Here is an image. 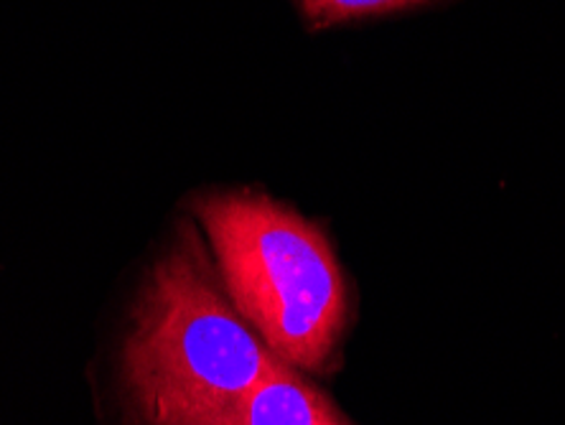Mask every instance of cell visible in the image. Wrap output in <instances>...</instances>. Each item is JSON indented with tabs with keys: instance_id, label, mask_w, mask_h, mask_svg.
I'll return each mask as SVG.
<instances>
[{
	"instance_id": "cell-4",
	"label": "cell",
	"mask_w": 565,
	"mask_h": 425,
	"mask_svg": "<svg viewBox=\"0 0 565 425\" xmlns=\"http://www.w3.org/2000/svg\"><path fill=\"white\" fill-rule=\"evenodd\" d=\"M418 3H428V0H298L306 19L316 29H329L337 26V23L403 11V8Z\"/></svg>"
},
{
	"instance_id": "cell-1",
	"label": "cell",
	"mask_w": 565,
	"mask_h": 425,
	"mask_svg": "<svg viewBox=\"0 0 565 425\" xmlns=\"http://www.w3.org/2000/svg\"><path fill=\"white\" fill-rule=\"evenodd\" d=\"M278 362L232 306L199 237L173 240L146 273L120 349L140 425H210Z\"/></svg>"
},
{
	"instance_id": "cell-5",
	"label": "cell",
	"mask_w": 565,
	"mask_h": 425,
	"mask_svg": "<svg viewBox=\"0 0 565 425\" xmlns=\"http://www.w3.org/2000/svg\"><path fill=\"white\" fill-rule=\"evenodd\" d=\"M323 425H352V423H347V421L342 418V415H339V413L334 411V413H331V415H329V421H327V423H323Z\"/></svg>"
},
{
	"instance_id": "cell-2",
	"label": "cell",
	"mask_w": 565,
	"mask_h": 425,
	"mask_svg": "<svg viewBox=\"0 0 565 425\" xmlns=\"http://www.w3.org/2000/svg\"><path fill=\"white\" fill-rule=\"evenodd\" d=\"M194 220L224 294L276 360L319 372L349 319L342 265L319 224L260 191L199 196Z\"/></svg>"
},
{
	"instance_id": "cell-3",
	"label": "cell",
	"mask_w": 565,
	"mask_h": 425,
	"mask_svg": "<svg viewBox=\"0 0 565 425\" xmlns=\"http://www.w3.org/2000/svg\"><path fill=\"white\" fill-rule=\"evenodd\" d=\"M334 407L303 372L278 362L268 378L210 425H323Z\"/></svg>"
}]
</instances>
